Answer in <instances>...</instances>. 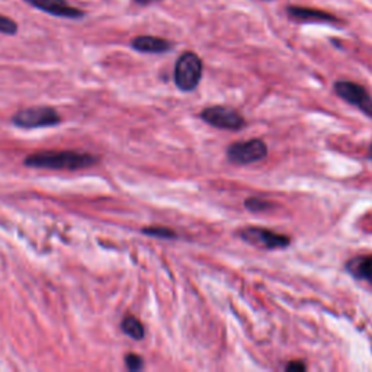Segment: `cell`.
<instances>
[{"instance_id": "cell-1", "label": "cell", "mask_w": 372, "mask_h": 372, "mask_svg": "<svg viewBox=\"0 0 372 372\" xmlns=\"http://www.w3.org/2000/svg\"><path fill=\"white\" fill-rule=\"evenodd\" d=\"M97 157L74 150H48L30 155L23 160L27 167L53 169V170H79L96 164Z\"/></svg>"}, {"instance_id": "cell-2", "label": "cell", "mask_w": 372, "mask_h": 372, "mask_svg": "<svg viewBox=\"0 0 372 372\" xmlns=\"http://www.w3.org/2000/svg\"><path fill=\"white\" fill-rule=\"evenodd\" d=\"M203 60L200 56L186 52L175 64V83L182 92H192L203 79Z\"/></svg>"}, {"instance_id": "cell-3", "label": "cell", "mask_w": 372, "mask_h": 372, "mask_svg": "<svg viewBox=\"0 0 372 372\" xmlns=\"http://www.w3.org/2000/svg\"><path fill=\"white\" fill-rule=\"evenodd\" d=\"M61 121L59 112L49 107H37L27 108L16 112L12 116V122L19 128H41V127H53Z\"/></svg>"}, {"instance_id": "cell-4", "label": "cell", "mask_w": 372, "mask_h": 372, "mask_svg": "<svg viewBox=\"0 0 372 372\" xmlns=\"http://www.w3.org/2000/svg\"><path fill=\"white\" fill-rule=\"evenodd\" d=\"M226 155L232 163L246 166L263 160L268 156V145L260 138L239 141L229 145Z\"/></svg>"}, {"instance_id": "cell-5", "label": "cell", "mask_w": 372, "mask_h": 372, "mask_svg": "<svg viewBox=\"0 0 372 372\" xmlns=\"http://www.w3.org/2000/svg\"><path fill=\"white\" fill-rule=\"evenodd\" d=\"M201 119L210 124L211 127L227 131H239L246 126V121L236 109L229 107H210L201 111Z\"/></svg>"}, {"instance_id": "cell-6", "label": "cell", "mask_w": 372, "mask_h": 372, "mask_svg": "<svg viewBox=\"0 0 372 372\" xmlns=\"http://www.w3.org/2000/svg\"><path fill=\"white\" fill-rule=\"evenodd\" d=\"M237 234L246 243H251L253 246H259L269 251L284 249V247H288L291 243V239L288 236L260 227H246L240 230Z\"/></svg>"}, {"instance_id": "cell-7", "label": "cell", "mask_w": 372, "mask_h": 372, "mask_svg": "<svg viewBox=\"0 0 372 372\" xmlns=\"http://www.w3.org/2000/svg\"><path fill=\"white\" fill-rule=\"evenodd\" d=\"M333 88L343 101L356 107L366 116L372 118V97L364 86L351 80H337Z\"/></svg>"}, {"instance_id": "cell-8", "label": "cell", "mask_w": 372, "mask_h": 372, "mask_svg": "<svg viewBox=\"0 0 372 372\" xmlns=\"http://www.w3.org/2000/svg\"><path fill=\"white\" fill-rule=\"evenodd\" d=\"M23 2L56 18L80 19L85 16V12L82 9L70 5L67 0H23Z\"/></svg>"}, {"instance_id": "cell-9", "label": "cell", "mask_w": 372, "mask_h": 372, "mask_svg": "<svg viewBox=\"0 0 372 372\" xmlns=\"http://www.w3.org/2000/svg\"><path fill=\"white\" fill-rule=\"evenodd\" d=\"M287 15L299 22H321V23H339L342 22L337 16L313 8H303V6H288Z\"/></svg>"}, {"instance_id": "cell-10", "label": "cell", "mask_w": 372, "mask_h": 372, "mask_svg": "<svg viewBox=\"0 0 372 372\" xmlns=\"http://www.w3.org/2000/svg\"><path fill=\"white\" fill-rule=\"evenodd\" d=\"M131 47L138 53L163 54V53L170 52V49L173 48V42H170L169 40L160 38V37L140 35L131 41Z\"/></svg>"}, {"instance_id": "cell-11", "label": "cell", "mask_w": 372, "mask_h": 372, "mask_svg": "<svg viewBox=\"0 0 372 372\" xmlns=\"http://www.w3.org/2000/svg\"><path fill=\"white\" fill-rule=\"evenodd\" d=\"M346 272L355 280L366 281L372 285V255L355 256L344 265Z\"/></svg>"}, {"instance_id": "cell-12", "label": "cell", "mask_w": 372, "mask_h": 372, "mask_svg": "<svg viewBox=\"0 0 372 372\" xmlns=\"http://www.w3.org/2000/svg\"><path fill=\"white\" fill-rule=\"evenodd\" d=\"M121 330L134 340H141L145 335V330H144L141 321L131 314L126 316L121 321Z\"/></svg>"}, {"instance_id": "cell-13", "label": "cell", "mask_w": 372, "mask_h": 372, "mask_svg": "<svg viewBox=\"0 0 372 372\" xmlns=\"http://www.w3.org/2000/svg\"><path fill=\"white\" fill-rule=\"evenodd\" d=\"M244 207L246 210H249L252 212H265V211L272 210L275 205L266 200H262V198L252 196V198H247V200L244 201Z\"/></svg>"}, {"instance_id": "cell-14", "label": "cell", "mask_w": 372, "mask_h": 372, "mask_svg": "<svg viewBox=\"0 0 372 372\" xmlns=\"http://www.w3.org/2000/svg\"><path fill=\"white\" fill-rule=\"evenodd\" d=\"M141 233L159 239H178V234L167 227H145L141 230Z\"/></svg>"}, {"instance_id": "cell-15", "label": "cell", "mask_w": 372, "mask_h": 372, "mask_svg": "<svg viewBox=\"0 0 372 372\" xmlns=\"http://www.w3.org/2000/svg\"><path fill=\"white\" fill-rule=\"evenodd\" d=\"M18 32V23L9 16L0 15V34L15 35Z\"/></svg>"}, {"instance_id": "cell-16", "label": "cell", "mask_w": 372, "mask_h": 372, "mask_svg": "<svg viewBox=\"0 0 372 372\" xmlns=\"http://www.w3.org/2000/svg\"><path fill=\"white\" fill-rule=\"evenodd\" d=\"M126 366L130 369V371H140L144 368V361L140 355H136V354H128L126 356Z\"/></svg>"}, {"instance_id": "cell-17", "label": "cell", "mask_w": 372, "mask_h": 372, "mask_svg": "<svg viewBox=\"0 0 372 372\" xmlns=\"http://www.w3.org/2000/svg\"><path fill=\"white\" fill-rule=\"evenodd\" d=\"M285 369L289 372H304L307 369V365L301 361H292V362L287 364Z\"/></svg>"}, {"instance_id": "cell-18", "label": "cell", "mask_w": 372, "mask_h": 372, "mask_svg": "<svg viewBox=\"0 0 372 372\" xmlns=\"http://www.w3.org/2000/svg\"><path fill=\"white\" fill-rule=\"evenodd\" d=\"M134 2H137L140 5H150L153 2H159V0H134Z\"/></svg>"}, {"instance_id": "cell-19", "label": "cell", "mask_w": 372, "mask_h": 372, "mask_svg": "<svg viewBox=\"0 0 372 372\" xmlns=\"http://www.w3.org/2000/svg\"><path fill=\"white\" fill-rule=\"evenodd\" d=\"M366 157H368L369 160H372V144H371L369 148H368V155H366Z\"/></svg>"}]
</instances>
